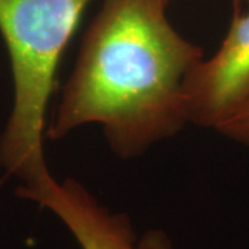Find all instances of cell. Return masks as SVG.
<instances>
[{
	"label": "cell",
	"mask_w": 249,
	"mask_h": 249,
	"mask_svg": "<svg viewBox=\"0 0 249 249\" xmlns=\"http://www.w3.org/2000/svg\"><path fill=\"white\" fill-rule=\"evenodd\" d=\"M248 1H249V0H234V3H235V4H237L238 7H240L242 3H248Z\"/></svg>",
	"instance_id": "obj_6"
},
{
	"label": "cell",
	"mask_w": 249,
	"mask_h": 249,
	"mask_svg": "<svg viewBox=\"0 0 249 249\" xmlns=\"http://www.w3.org/2000/svg\"><path fill=\"white\" fill-rule=\"evenodd\" d=\"M163 1H165L166 4H169V3H170V1H172V0H163Z\"/></svg>",
	"instance_id": "obj_7"
},
{
	"label": "cell",
	"mask_w": 249,
	"mask_h": 249,
	"mask_svg": "<svg viewBox=\"0 0 249 249\" xmlns=\"http://www.w3.org/2000/svg\"><path fill=\"white\" fill-rule=\"evenodd\" d=\"M91 0H0V34L9 52L14 101L0 136V166L34 187L52 176L43 139L55 72Z\"/></svg>",
	"instance_id": "obj_2"
},
{
	"label": "cell",
	"mask_w": 249,
	"mask_h": 249,
	"mask_svg": "<svg viewBox=\"0 0 249 249\" xmlns=\"http://www.w3.org/2000/svg\"><path fill=\"white\" fill-rule=\"evenodd\" d=\"M163 0H104L82 40L47 136L98 124L119 158L142 155L187 124L184 83L204 58Z\"/></svg>",
	"instance_id": "obj_1"
},
{
	"label": "cell",
	"mask_w": 249,
	"mask_h": 249,
	"mask_svg": "<svg viewBox=\"0 0 249 249\" xmlns=\"http://www.w3.org/2000/svg\"><path fill=\"white\" fill-rule=\"evenodd\" d=\"M214 130L232 142L249 147V97Z\"/></svg>",
	"instance_id": "obj_5"
},
{
	"label": "cell",
	"mask_w": 249,
	"mask_h": 249,
	"mask_svg": "<svg viewBox=\"0 0 249 249\" xmlns=\"http://www.w3.org/2000/svg\"><path fill=\"white\" fill-rule=\"evenodd\" d=\"M17 194L52 211L78 241L80 249H173L162 230H148L140 240L126 214L112 213L73 178H47Z\"/></svg>",
	"instance_id": "obj_3"
},
{
	"label": "cell",
	"mask_w": 249,
	"mask_h": 249,
	"mask_svg": "<svg viewBox=\"0 0 249 249\" xmlns=\"http://www.w3.org/2000/svg\"><path fill=\"white\" fill-rule=\"evenodd\" d=\"M184 96L188 124L211 129L249 97V7L235 11L217 52L188 73Z\"/></svg>",
	"instance_id": "obj_4"
}]
</instances>
